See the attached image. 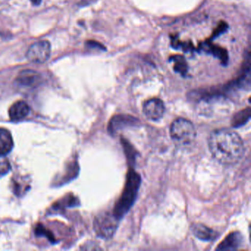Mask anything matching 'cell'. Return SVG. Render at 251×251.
Masks as SVG:
<instances>
[{
	"instance_id": "9",
	"label": "cell",
	"mask_w": 251,
	"mask_h": 251,
	"mask_svg": "<svg viewBox=\"0 0 251 251\" xmlns=\"http://www.w3.org/2000/svg\"><path fill=\"white\" fill-rule=\"evenodd\" d=\"M14 140L11 133L6 129L0 128V154L7 155L12 151Z\"/></svg>"
},
{
	"instance_id": "16",
	"label": "cell",
	"mask_w": 251,
	"mask_h": 251,
	"mask_svg": "<svg viewBox=\"0 0 251 251\" xmlns=\"http://www.w3.org/2000/svg\"><path fill=\"white\" fill-rule=\"evenodd\" d=\"M31 1L32 3H33V5H40L41 3H42V0H30Z\"/></svg>"
},
{
	"instance_id": "11",
	"label": "cell",
	"mask_w": 251,
	"mask_h": 251,
	"mask_svg": "<svg viewBox=\"0 0 251 251\" xmlns=\"http://www.w3.org/2000/svg\"><path fill=\"white\" fill-rule=\"evenodd\" d=\"M241 242L240 234L238 233H233L229 235L225 240L219 245L217 250H235L239 246Z\"/></svg>"
},
{
	"instance_id": "10",
	"label": "cell",
	"mask_w": 251,
	"mask_h": 251,
	"mask_svg": "<svg viewBox=\"0 0 251 251\" xmlns=\"http://www.w3.org/2000/svg\"><path fill=\"white\" fill-rule=\"evenodd\" d=\"M192 231L198 239L202 240H213L216 237V232L202 224H196L192 227Z\"/></svg>"
},
{
	"instance_id": "14",
	"label": "cell",
	"mask_w": 251,
	"mask_h": 251,
	"mask_svg": "<svg viewBox=\"0 0 251 251\" xmlns=\"http://www.w3.org/2000/svg\"><path fill=\"white\" fill-rule=\"evenodd\" d=\"M172 61L175 62L174 70L181 75L186 74L187 73V64L183 57L180 55H175L172 58Z\"/></svg>"
},
{
	"instance_id": "3",
	"label": "cell",
	"mask_w": 251,
	"mask_h": 251,
	"mask_svg": "<svg viewBox=\"0 0 251 251\" xmlns=\"http://www.w3.org/2000/svg\"><path fill=\"white\" fill-rule=\"evenodd\" d=\"M170 136L173 142L180 147L192 145L196 139L195 126L189 120L178 118L172 123Z\"/></svg>"
},
{
	"instance_id": "1",
	"label": "cell",
	"mask_w": 251,
	"mask_h": 251,
	"mask_svg": "<svg viewBox=\"0 0 251 251\" xmlns=\"http://www.w3.org/2000/svg\"><path fill=\"white\" fill-rule=\"evenodd\" d=\"M208 148L218 162L226 165L236 164L244 153L240 136L228 129L214 130L208 138Z\"/></svg>"
},
{
	"instance_id": "4",
	"label": "cell",
	"mask_w": 251,
	"mask_h": 251,
	"mask_svg": "<svg viewBox=\"0 0 251 251\" xmlns=\"http://www.w3.org/2000/svg\"><path fill=\"white\" fill-rule=\"evenodd\" d=\"M119 220L114 214L103 213L95 219L94 223L95 232L100 237L109 239L115 233Z\"/></svg>"
},
{
	"instance_id": "7",
	"label": "cell",
	"mask_w": 251,
	"mask_h": 251,
	"mask_svg": "<svg viewBox=\"0 0 251 251\" xmlns=\"http://www.w3.org/2000/svg\"><path fill=\"white\" fill-rule=\"evenodd\" d=\"M41 77L39 73L33 70H23L19 74L17 78V84L23 87H34L40 82Z\"/></svg>"
},
{
	"instance_id": "6",
	"label": "cell",
	"mask_w": 251,
	"mask_h": 251,
	"mask_svg": "<svg viewBox=\"0 0 251 251\" xmlns=\"http://www.w3.org/2000/svg\"><path fill=\"white\" fill-rule=\"evenodd\" d=\"M144 114L149 120L157 121L162 118L165 111V106L161 100L158 98L149 100L144 104Z\"/></svg>"
},
{
	"instance_id": "13",
	"label": "cell",
	"mask_w": 251,
	"mask_h": 251,
	"mask_svg": "<svg viewBox=\"0 0 251 251\" xmlns=\"http://www.w3.org/2000/svg\"><path fill=\"white\" fill-rule=\"evenodd\" d=\"M203 48L206 50L208 52L212 53L214 56L220 58L222 62L226 64L227 61V52L225 50L222 49L221 48L215 46V45H211V44H208L206 47L204 46Z\"/></svg>"
},
{
	"instance_id": "15",
	"label": "cell",
	"mask_w": 251,
	"mask_h": 251,
	"mask_svg": "<svg viewBox=\"0 0 251 251\" xmlns=\"http://www.w3.org/2000/svg\"><path fill=\"white\" fill-rule=\"evenodd\" d=\"M11 170V164L5 155L0 154V176L7 174Z\"/></svg>"
},
{
	"instance_id": "2",
	"label": "cell",
	"mask_w": 251,
	"mask_h": 251,
	"mask_svg": "<svg viewBox=\"0 0 251 251\" xmlns=\"http://www.w3.org/2000/svg\"><path fill=\"white\" fill-rule=\"evenodd\" d=\"M140 176L134 171L129 172L127 175L126 187L121 198L114 207V213L117 219L120 220L134 202L140 186Z\"/></svg>"
},
{
	"instance_id": "8",
	"label": "cell",
	"mask_w": 251,
	"mask_h": 251,
	"mask_svg": "<svg viewBox=\"0 0 251 251\" xmlns=\"http://www.w3.org/2000/svg\"><path fill=\"white\" fill-rule=\"evenodd\" d=\"M28 104L25 101H17L9 109V117L12 121L19 122L24 120L30 113Z\"/></svg>"
},
{
	"instance_id": "12",
	"label": "cell",
	"mask_w": 251,
	"mask_h": 251,
	"mask_svg": "<svg viewBox=\"0 0 251 251\" xmlns=\"http://www.w3.org/2000/svg\"><path fill=\"white\" fill-rule=\"evenodd\" d=\"M250 115H251V110L250 108L244 109L243 111L238 112L232 120V126L233 127H239L243 126L249 120Z\"/></svg>"
},
{
	"instance_id": "5",
	"label": "cell",
	"mask_w": 251,
	"mask_h": 251,
	"mask_svg": "<svg viewBox=\"0 0 251 251\" xmlns=\"http://www.w3.org/2000/svg\"><path fill=\"white\" fill-rule=\"evenodd\" d=\"M50 52L51 46L50 42L48 41H41L30 47L26 56L30 62L42 64L49 59Z\"/></svg>"
}]
</instances>
